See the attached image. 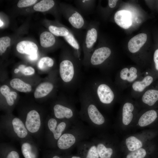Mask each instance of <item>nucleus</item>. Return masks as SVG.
I'll use <instances>...</instances> for the list:
<instances>
[{"label": "nucleus", "mask_w": 158, "mask_h": 158, "mask_svg": "<svg viewBox=\"0 0 158 158\" xmlns=\"http://www.w3.org/2000/svg\"><path fill=\"white\" fill-rule=\"evenodd\" d=\"M41 125L40 115L35 110H32L28 113L25 122V126L29 132L35 133L39 129Z\"/></svg>", "instance_id": "11"}, {"label": "nucleus", "mask_w": 158, "mask_h": 158, "mask_svg": "<svg viewBox=\"0 0 158 158\" xmlns=\"http://www.w3.org/2000/svg\"><path fill=\"white\" fill-rule=\"evenodd\" d=\"M10 85L13 88L21 92H29L32 89L30 85L18 78L12 79L10 82Z\"/></svg>", "instance_id": "21"}, {"label": "nucleus", "mask_w": 158, "mask_h": 158, "mask_svg": "<svg viewBox=\"0 0 158 158\" xmlns=\"http://www.w3.org/2000/svg\"><path fill=\"white\" fill-rule=\"evenodd\" d=\"M51 158H63V157H61L59 155L57 154H55L54 155L52 156Z\"/></svg>", "instance_id": "40"}, {"label": "nucleus", "mask_w": 158, "mask_h": 158, "mask_svg": "<svg viewBox=\"0 0 158 158\" xmlns=\"http://www.w3.org/2000/svg\"><path fill=\"white\" fill-rule=\"evenodd\" d=\"M85 89L97 105L99 103L110 104L114 99V94L111 87L96 79L90 83Z\"/></svg>", "instance_id": "5"}, {"label": "nucleus", "mask_w": 158, "mask_h": 158, "mask_svg": "<svg viewBox=\"0 0 158 158\" xmlns=\"http://www.w3.org/2000/svg\"><path fill=\"white\" fill-rule=\"evenodd\" d=\"M13 130L20 138H25L28 134V131L22 121L19 118H15L12 121Z\"/></svg>", "instance_id": "20"}, {"label": "nucleus", "mask_w": 158, "mask_h": 158, "mask_svg": "<svg viewBox=\"0 0 158 158\" xmlns=\"http://www.w3.org/2000/svg\"><path fill=\"white\" fill-rule=\"evenodd\" d=\"M53 109L54 115L57 119H65L74 125L81 122L79 120V112L72 101L66 104H55Z\"/></svg>", "instance_id": "8"}, {"label": "nucleus", "mask_w": 158, "mask_h": 158, "mask_svg": "<svg viewBox=\"0 0 158 158\" xmlns=\"http://www.w3.org/2000/svg\"><path fill=\"white\" fill-rule=\"evenodd\" d=\"M55 4V2L54 0H43L35 4L33 8L36 11L44 12L53 8Z\"/></svg>", "instance_id": "26"}, {"label": "nucleus", "mask_w": 158, "mask_h": 158, "mask_svg": "<svg viewBox=\"0 0 158 158\" xmlns=\"http://www.w3.org/2000/svg\"><path fill=\"white\" fill-rule=\"evenodd\" d=\"M76 147L77 154L82 158H113L114 152L112 147L96 136L81 142Z\"/></svg>", "instance_id": "2"}, {"label": "nucleus", "mask_w": 158, "mask_h": 158, "mask_svg": "<svg viewBox=\"0 0 158 158\" xmlns=\"http://www.w3.org/2000/svg\"><path fill=\"white\" fill-rule=\"evenodd\" d=\"M37 1L36 0H20L18 1L17 6L19 8L26 7L34 4Z\"/></svg>", "instance_id": "34"}, {"label": "nucleus", "mask_w": 158, "mask_h": 158, "mask_svg": "<svg viewBox=\"0 0 158 158\" xmlns=\"http://www.w3.org/2000/svg\"><path fill=\"white\" fill-rule=\"evenodd\" d=\"M126 144L128 149L131 152L140 148L142 146V142L134 136H130L127 138Z\"/></svg>", "instance_id": "27"}, {"label": "nucleus", "mask_w": 158, "mask_h": 158, "mask_svg": "<svg viewBox=\"0 0 158 158\" xmlns=\"http://www.w3.org/2000/svg\"><path fill=\"white\" fill-rule=\"evenodd\" d=\"M4 23L0 19V27H1L3 25Z\"/></svg>", "instance_id": "42"}, {"label": "nucleus", "mask_w": 158, "mask_h": 158, "mask_svg": "<svg viewBox=\"0 0 158 158\" xmlns=\"http://www.w3.org/2000/svg\"><path fill=\"white\" fill-rule=\"evenodd\" d=\"M98 22L92 20L89 23L84 35L82 46L83 54L82 64L87 67L90 57L98 38Z\"/></svg>", "instance_id": "6"}, {"label": "nucleus", "mask_w": 158, "mask_h": 158, "mask_svg": "<svg viewBox=\"0 0 158 158\" xmlns=\"http://www.w3.org/2000/svg\"><path fill=\"white\" fill-rule=\"evenodd\" d=\"M23 74L25 75H30L34 74L35 71L32 67H25L24 65H20L18 68Z\"/></svg>", "instance_id": "32"}, {"label": "nucleus", "mask_w": 158, "mask_h": 158, "mask_svg": "<svg viewBox=\"0 0 158 158\" xmlns=\"http://www.w3.org/2000/svg\"><path fill=\"white\" fill-rule=\"evenodd\" d=\"M54 61L52 58L49 57L42 58L39 61L38 66L41 70H45L52 67L54 64Z\"/></svg>", "instance_id": "28"}, {"label": "nucleus", "mask_w": 158, "mask_h": 158, "mask_svg": "<svg viewBox=\"0 0 158 158\" xmlns=\"http://www.w3.org/2000/svg\"><path fill=\"white\" fill-rule=\"evenodd\" d=\"M96 0H75L74 2L76 8L83 15H87L92 13L95 8Z\"/></svg>", "instance_id": "13"}, {"label": "nucleus", "mask_w": 158, "mask_h": 158, "mask_svg": "<svg viewBox=\"0 0 158 158\" xmlns=\"http://www.w3.org/2000/svg\"><path fill=\"white\" fill-rule=\"evenodd\" d=\"M137 70L134 67H131L129 70L128 68H125L121 71L120 77L123 80L131 82L137 77Z\"/></svg>", "instance_id": "23"}, {"label": "nucleus", "mask_w": 158, "mask_h": 158, "mask_svg": "<svg viewBox=\"0 0 158 158\" xmlns=\"http://www.w3.org/2000/svg\"><path fill=\"white\" fill-rule=\"evenodd\" d=\"M10 38L8 37H3L0 38V55L4 53L7 47L10 46Z\"/></svg>", "instance_id": "31"}, {"label": "nucleus", "mask_w": 158, "mask_h": 158, "mask_svg": "<svg viewBox=\"0 0 158 158\" xmlns=\"http://www.w3.org/2000/svg\"><path fill=\"white\" fill-rule=\"evenodd\" d=\"M154 60L156 69L158 71V49L154 52Z\"/></svg>", "instance_id": "36"}, {"label": "nucleus", "mask_w": 158, "mask_h": 158, "mask_svg": "<svg viewBox=\"0 0 158 158\" xmlns=\"http://www.w3.org/2000/svg\"><path fill=\"white\" fill-rule=\"evenodd\" d=\"M16 49L19 53L29 55L37 53L38 47L34 42L29 41H23L19 42Z\"/></svg>", "instance_id": "15"}, {"label": "nucleus", "mask_w": 158, "mask_h": 158, "mask_svg": "<svg viewBox=\"0 0 158 158\" xmlns=\"http://www.w3.org/2000/svg\"><path fill=\"white\" fill-rule=\"evenodd\" d=\"M22 154L25 158H36V155L32 150V146L28 142L23 143L21 147Z\"/></svg>", "instance_id": "29"}, {"label": "nucleus", "mask_w": 158, "mask_h": 158, "mask_svg": "<svg viewBox=\"0 0 158 158\" xmlns=\"http://www.w3.org/2000/svg\"><path fill=\"white\" fill-rule=\"evenodd\" d=\"M38 58V55L37 52L31 55H29L28 56V59L30 60L34 61L37 59Z\"/></svg>", "instance_id": "39"}, {"label": "nucleus", "mask_w": 158, "mask_h": 158, "mask_svg": "<svg viewBox=\"0 0 158 158\" xmlns=\"http://www.w3.org/2000/svg\"><path fill=\"white\" fill-rule=\"evenodd\" d=\"M53 84L49 82L42 83L36 88L34 93V96L36 99L45 97L51 92L53 90Z\"/></svg>", "instance_id": "16"}, {"label": "nucleus", "mask_w": 158, "mask_h": 158, "mask_svg": "<svg viewBox=\"0 0 158 158\" xmlns=\"http://www.w3.org/2000/svg\"><path fill=\"white\" fill-rule=\"evenodd\" d=\"M157 113L154 110H149L144 113L140 117L138 124L140 127H145L153 123L157 117Z\"/></svg>", "instance_id": "17"}, {"label": "nucleus", "mask_w": 158, "mask_h": 158, "mask_svg": "<svg viewBox=\"0 0 158 158\" xmlns=\"http://www.w3.org/2000/svg\"><path fill=\"white\" fill-rule=\"evenodd\" d=\"M20 71L19 70L18 68H16L14 70V72L15 73H17Z\"/></svg>", "instance_id": "41"}, {"label": "nucleus", "mask_w": 158, "mask_h": 158, "mask_svg": "<svg viewBox=\"0 0 158 158\" xmlns=\"http://www.w3.org/2000/svg\"><path fill=\"white\" fill-rule=\"evenodd\" d=\"M142 100L149 106H153L158 100V90L153 89L147 90L143 95Z\"/></svg>", "instance_id": "22"}, {"label": "nucleus", "mask_w": 158, "mask_h": 158, "mask_svg": "<svg viewBox=\"0 0 158 158\" xmlns=\"http://www.w3.org/2000/svg\"><path fill=\"white\" fill-rule=\"evenodd\" d=\"M65 56L60 63L59 74L62 81L72 88L78 80L82 61L74 56L71 48L66 50Z\"/></svg>", "instance_id": "4"}, {"label": "nucleus", "mask_w": 158, "mask_h": 158, "mask_svg": "<svg viewBox=\"0 0 158 158\" xmlns=\"http://www.w3.org/2000/svg\"><path fill=\"white\" fill-rule=\"evenodd\" d=\"M115 22L122 28L127 29L132 25L131 14L128 11L122 10L117 11L115 14Z\"/></svg>", "instance_id": "12"}, {"label": "nucleus", "mask_w": 158, "mask_h": 158, "mask_svg": "<svg viewBox=\"0 0 158 158\" xmlns=\"http://www.w3.org/2000/svg\"><path fill=\"white\" fill-rule=\"evenodd\" d=\"M64 12L67 20L72 27V30L81 37L80 32L86 30L89 22L85 18L83 15L76 7L72 5L64 6Z\"/></svg>", "instance_id": "7"}, {"label": "nucleus", "mask_w": 158, "mask_h": 158, "mask_svg": "<svg viewBox=\"0 0 158 158\" xmlns=\"http://www.w3.org/2000/svg\"><path fill=\"white\" fill-rule=\"evenodd\" d=\"M6 158H20V157L17 152L12 151L8 153Z\"/></svg>", "instance_id": "35"}, {"label": "nucleus", "mask_w": 158, "mask_h": 158, "mask_svg": "<svg viewBox=\"0 0 158 158\" xmlns=\"http://www.w3.org/2000/svg\"><path fill=\"white\" fill-rule=\"evenodd\" d=\"M153 78L148 75L145 77L141 81H135L132 85V87L134 90L138 92H142L145 88L149 86L152 83Z\"/></svg>", "instance_id": "25"}, {"label": "nucleus", "mask_w": 158, "mask_h": 158, "mask_svg": "<svg viewBox=\"0 0 158 158\" xmlns=\"http://www.w3.org/2000/svg\"><path fill=\"white\" fill-rule=\"evenodd\" d=\"M58 124L57 120L54 118H51L48 120V127L52 133L56 130Z\"/></svg>", "instance_id": "33"}, {"label": "nucleus", "mask_w": 158, "mask_h": 158, "mask_svg": "<svg viewBox=\"0 0 158 158\" xmlns=\"http://www.w3.org/2000/svg\"><path fill=\"white\" fill-rule=\"evenodd\" d=\"M111 54V49L102 44L99 40L97 46L95 47L90 57L87 67H101L108 60Z\"/></svg>", "instance_id": "9"}, {"label": "nucleus", "mask_w": 158, "mask_h": 158, "mask_svg": "<svg viewBox=\"0 0 158 158\" xmlns=\"http://www.w3.org/2000/svg\"><path fill=\"white\" fill-rule=\"evenodd\" d=\"M146 154L145 149L141 148L128 153L126 158H144Z\"/></svg>", "instance_id": "30"}, {"label": "nucleus", "mask_w": 158, "mask_h": 158, "mask_svg": "<svg viewBox=\"0 0 158 158\" xmlns=\"http://www.w3.org/2000/svg\"><path fill=\"white\" fill-rule=\"evenodd\" d=\"M147 36L146 34H139L131 38L128 43L129 51L132 53L138 51L147 41Z\"/></svg>", "instance_id": "14"}, {"label": "nucleus", "mask_w": 158, "mask_h": 158, "mask_svg": "<svg viewBox=\"0 0 158 158\" xmlns=\"http://www.w3.org/2000/svg\"><path fill=\"white\" fill-rule=\"evenodd\" d=\"M50 32L56 36L63 37L67 42H69L75 38V34L72 29L62 26L51 25L49 27Z\"/></svg>", "instance_id": "10"}, {"label": "nucleus", "mask_w": 158, "mask_h": 158, "mask_svg": "<svg viewBox=\"0 0 158 158\" xmlns=\"http://www.w3.org/2000/svg\"><path fill=\"white\" fill-rule=\"evenodd\" d=\"M40 40L41 45L44 47H52L56 44V41L54 35L47 31L44 32L41 34Z\"/></svg>", "instance_id": "18"}, {"label": "nucleus", "mask_w": 158, "mask_h": 158, "mask_svg": "<svg viewBox=\"0 0 158 158\" xmlns=\"http://www.w3.org/2000/svg\"><path fill=\"white\" fill-rule=\"evenodd\" d=\"M80 119L88 124L96 132L105 123V119L99 109L98 105L85 89L80 93Z\"/></svg>", "instance_id": "1"}, {"label": "nucleus", "mask_w": 158, "mask_h": 158, "mask_svg": "<svg viewBox=\"0 0 158 158\" xmlns=\"http://www.w3.org/2000/svg\"><path fill=\"white\" fill-rule=\"evenodd\" d=\"M63 158H82L78 154H66L63 157Z\"/></svg>", "instance_id": "37"}, {"label": "nucleus", "mask_w": 158, "mask_h": 158, "mask_svg": "<svg viewBox=\"0 0 158 158\" xmlns=\"http://www.w3.org/2000/svg\"><path fill=\"white\" fill-rule=\"evenodd\" d=\"M10 90L9 87L6 85H2L0 88V92L5 98L7 104L9 106H12L17 98V94L16 92Z\"/></svg>", "instance_id": "24"}, {"label": "nucleus", "mask_w": 158, "mask_h": 158, "mask_svg": "<svg viewBox=\"0 0 158 158\" xmlns=\"http://www.w3.org/2000/svg\"><path fill=\"white\" fill-rule=\"evenodd\" d=\"M68 131L63 133L57 142L58 148L66 151L68 154L81 142L88 138L90 132L81 122L73 125Z\"/></svg>", "instance_id": "3"}, {"label": "nucleus", "mask_w": 158, "mask_h": 158, "mask_svg": "<svg viewBox=\"0 0 158 158\" xmlns=\"http://www.w3.org/2000/svg\"><path fill=\"white\" fill-rule=\"evenodd\" d=\"M134 109L133 104L129 102L125 103L122 109V122L125 125H128L132 121L133 117L132 112Z\"/></svg>", "instance_id": "19"}, {"label": "nucleus", "mask_w": 158, "mask_h": 158, "mask_svg": "<svg viewBox=\"0 0 158 158\" xmlns=\"http://www.w3.org/2000/svg\"><path fill=\"white\" fill-rule=\"evenodd\" d=\"M118 1L117 0H109L108 5L110 7L114 8L116 6Z\"/></svg>", "instance_id": "38"}]
</instances>
